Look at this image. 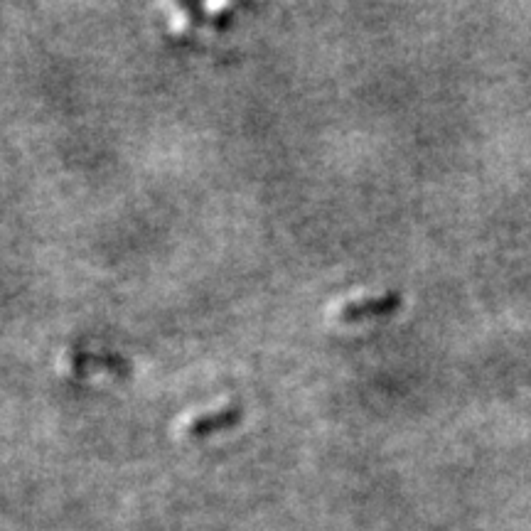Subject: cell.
I'll return each mask as SVG.
<instances>
[{"mask_svg":"<svg viewBox=\"0 0 531 531\" xmlns=\"http://www.w3.org/2000/svg\"><path fill=\"white\" fill-rule=\"evenodd\" d=\"M399 305V295L386 293L384 298L364 300V303H350L342 308V318H364L369 313H382L386 308H396Z\"/></svg>","mask_w":531,"mask_h":531,"instance_id":"1","label":"cell"}]
</instances>
